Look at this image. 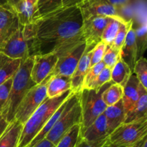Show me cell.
<instances>
[{
    "label": "cell",
    "instance_id": "6da1fadb",
    "mask_svg": "<svg viewBox=\"0 0 147 147\" xmlns=\"http://www.w3.org/2000/svg\"><path fill=\"white\" fill-rule=\"evenodd\" d=\"M83 17L78 6L63 7L23 26L30 56L55 53L59 57L84 42Z\"/></svg>",
    "mask_w": 147,
    "mask_h": 147
},
{
    "label": "cell",
    "instance_id": "7a4b0ae2",
    "mask_svg": "<svg viewBox=\"0 0 147 147\" xmlns=\"http://www.w3.org/2000/svg\"><path fill=\"white\" fill-rule=\"evenodd\" d=\"M72 93H73L71 90H67L55 98H46L42 103L36 109L35 111L23 125L18 147L28 146L40 133L53 113L70 97Z\"/></svg>",
    "mask_w": 147,
    "mask_h": 147
},
{
    "label": "cell",
    "instance_id": "3957f363",
    "mask_svg": "<svg viewBox=\"0 0 147 147\" xmlns=\"http://www.w3.org/2000/svg\"><path fill=\"white\" fill-rule=\"evenodd\" d=\"M33 62V56H30L25 60H22L18 70L12 77L9 96L1 112L3 117L9 123L14 120L16 111L23 98L36 86L35 83L31 78Z\"/></svg>",
    "mask_w": 147,
    "mask_h": 147
},
{
    "label": "cell",
    "instance_id": "277c9868",
    "mask_svg": "<svg viewBox=\"0 0 147 147\" xmlns=\"http://www.w3.org/2000/svg\"><path fill=\"white\" fill-rule=\"evenodd\" d=\"M82 113L80 103V93H72L61 115L49 131L45 139L55 146L63 135L73 126L81 124Z\"/></svg>",
    "mask_w": 147,
    "mask_h": 147
},
{
    "label": "cell",
    "instance_id": "5b68a950",
    "mask_svg": "<svg viewBox=\"0 0 147 147\" xmlns=\"http://www.w3.org/2000/svg\"><path fill=\"white\" fill-rule=\"evenodd\" d=\"M113 81L103 85L98 90L83 89L80 93L82 122L80 132L87 129L99 116L104 113L107 106L103 100V93Z\"/></svg>",
    "mask_w": 147,
    "mask_h": 147
},
{
    "label": "cell",
    "instance_id": "8992f818",
    "mask_svg": "<svg viewBox=\"0 0 147 147\" xmlns=\"http://www.w3.org/2000/svg\"><path fill=\"white\" fill-rule=\"evenodd\" d=\"M147 117L131 123H123L109 136L111 143L126 147H131L146 137Z\"/></svg>",
    "mask_w": 147,
    "mask_h": 147
},
{
    "label": "cell",
    "instance_id": "52a82bcc",
    "mask_svg": "<svg viewBox=\"0 0 147 147\" xmlns=\"http://www.w3.org/2000/svg\"><path fill=\"white\" fill-rule=\"evenodd\" d=\"M50 79V75L41 83L34 86L21 100L16 111L14 119L24 125L36 109L47 98V85Z\"/></svg>",
    "mask_w": 147,
    "mask_h": 147
},
{
    "label": "cell",
    "instance_id": "ba28073f",
    "mask_svg": "<svg viewBox=\"0 0 147 147\" xmlns=\"http://www.w3.org/2000/svg\"><path fill=\"white\" fill-rule=\"evenodd\" d=\"M110 17H92L83 20L82 33L86 42V51H91L101 42L104 29L111 21Z\"/></svg>",
    "mask_w": 147,
    "mask_h": 147
},
{
    "label": "cell",
    "instance_id": "9c48e42d",
    "mask_svg": "<svg viewBox=\"0 0 147 147\" xmlns=\"http://www.w3.org/2000/svg\"><path fill=\"white\" fill-rule=\"evenodd\" d=\"M81 12L83 20L92 17H122L119 9L112 5L108 0H83L78 5Z\"/></svg>",
    "mask_w": 147,
    "mask_h": 147
},
{
    "label": "cell",
    "instance_id": "30bf717a",
    "mask_svg": "<svg viewBox=\"0 0 147 147\" xmlns=\"http://www.w3.org/2000/svg\"><path fill=\"white\" fill-rule=\"evenodd\" d=\"M0 53L13 59L24 60L30 57L27 41L23 34V26L20 24L18 30L0 46Z\"/></svg>",
    "mask_w": 147,
    "mask_h": 147
},
{
    "label": "cell",
    "instance_id": "8fae6325",
    "mask_svg": "<svg viewBox=\"0 0 147 147\" xmlns=\"http://www.w3.org/2000/svg\"><path fill=\"white\" fill-rule=\"evenodd\" d=\"M86 42H82L65 55L59 57L54 70L50 74L51 76H62L71 77L80 58L86 51Z\"/></svg>",
    "mask_w": 147,
    "mask_h": 147
},
{
    "label": "cell",
    "instance_id": "7c38bea8",
    "mask_svg": "<svg viewBox=\"0 0 147 147\" xmlns=\"http://www.w3.org/2000/svg\"><path fill=\"white\" fill-rule=\"evenodd\" d=\"M33 57L34 62L31 70V78L37 85L51 74L57 64L58 57L55 53Z\"/></svg>",
    "mask_w": 147,
    "mask_h": 147
},
{
    "label": "cell",
    "instance_id": "4fadbf2b",
    "mask_svg": "<svg viewBox=\"0 0 147 147\" xmlns=\"http://www.w3.org/2000/svg\"><path fill=\"white\" fill-rule=\"evenodd\" d=\"M144 93H147V89L144 88L139 83L135 73H131L127 83L123 87L122 101L126 114L133 108L140 96Z\"/></svg>",
    "mask_w": 147,
    "mask_h": 147
},
{
    "label": "cell",
    "instance_id": "5bb4252c",
    "mask_svg": "<svg viewBox=\"0 0 147 147\" xmlns=\"http://www.w3.org/2000/svg\"><path fill=\"white\" fill-rule=\"evenodd\" d=\"M20 26L15 12L0 7V46L18 30Z\"/></svg>",
    "mask_w": 147,
    "mask_h": 147
},
{
    "label": "cell",
    "instance_id": "9a60e30c",
    "mask_svg": "<svg viewBox=\"0 0 147 147\" xmlns=\"http://www.w3.org/2000/svg\"><path fill=\"white\" fill-rule=\"evenodd\" d=\"M109 136L107 121L104 114L99 116L87 129L80 133V137L87 142H96Z\"/></svg>",
    "mask_w": 147,
    "mask_h": 147
},
{
    "label": "cell",
    "instance_id": "2e32d148",
    "mask_svg": "<svg viewBox=\"0 0 147 147\" xmlns=\"http://www.w3.org/2000/svg\"><path fill=\"white\" fill-rule=\"evenodd\" d=\"M91 54V51H85L78 64L77 67L70 77L71 91L73 93H79L83 90V81L90 68Z\"/></svg>",
    "mask_w": 147,
    "mask_h": 147
},
{
    "label": "cell",
    "instance_id": "e0dca14e",
    "mask_svg": "<svg viewBox=\"0 0 147 147\" xmlns=\"http://www.w3.org/2000/svg\"><path fill=\"white\" fill-rule=\"evenodd\" d=\"M120 57L129 66L131 71L134 73V68L137 61V47L136 45L134 30L132 26L128 31L126 40L121 49Z\"/></svg>",
    "mask_w": 147,
    "mask_h": 147
},
{
    "label": "cell",
    "instance_id": "ac0fdd59",
    "mask_svg": "<svg viewBox=\"0 0 147 147\" xmlns=\"http://www.w3.org/2000/svg\"><path fill=\"white\" fill-rule=\"evenodd\" d=\"M103 114L106 119L108 131L110 135L119 126L124 123L126 113L123 109L122 99L116 104L108 106Z\"/></svg>",
    "mask_w": 147,
    "mask_h": 147
},
{
    "label": "cell",
    "instance_id": "d6986e66",
    "mask_svg": "<svg viewBox=\"0 0 147 147\" xmlns=\"http://www.w3.org/2000/svg\"><path fill=\"white\" fill-rule=\"evenodd\" d=\"M23 125L15 119L10 122L0 136V147H18Z\"/></svg>",
    "mask_w": 147,
    "mask_h": 147
},
{
    "label": "cell",
    "instance_id": "ffe728a7",
    "mask_svg": "<svg viewBox=\"0 0 147 147\" xmlns=\"http://www.w3.org/2000/svg\"><path fill=\"white\" fill-rule=\"evenodd\" d=\"M67 90H71L70 77L62 76H51L47 85V97L55 98Z\"/></svg>",
    "mask_w": 147,
    "mask_h": 147
},
{
    "label": "cell",
    "instance_id": "44dd1931",
    "mask_svg": "<svg viewBox=\"0 0 147 147\" xmlns=\"http://www.w3.org/2000/svg\"><path fill=\"white\" fill-rule=\"evenodd\" d=\"M21 63L20 59L11 58L0 53V85L14 76Z\"/></svg>",
    "mask_w": 147,
    "mask_h": 147
},
{
    "label": "cell",
    "instance_id": "7402d4cb",
    "mask_svg": "<svg viewBox=\"0 0 147 147\" xmlns=\"http://www.w3.org/2000/svg\"><path fill=\"white\" fill-rule=\"evenodd\" d=\"M19 23L22 26L30 24L35 19L36 5L30 4L26 0H21L14 8Z\"/></svg>",
    "mask_w": 147,
    "mask_h": 147
},
{
    "label": "cell",
    "instance_id": "603a6c76",
    "mask_svg": "<svg viewBox=\"0 0 147 147\" xmlns=\"http://www.w3.org/2000/svg\"><path fill=\"white\" fill-rule=\"evenodd\" d=\"M147 93H144L140 96L136 104L126 114L124 123L139 121L147 117Z\"/></svg>",
    "mask_w": 147,
    "mask_h": 147
},
{
    "label": "cell",
    "instance_id": "cb8c5ba5",
    "mask_svg": "<svg viewBox=\"0 0 147 147\" xmlns=\"http://www.w3.org/2000/svg\"><path fill=\"white\" fill-rule=\"evenodd\" d=\"M132 73L129 66L119 58L114 67L111 69V81L124 87Z\"/></svg>",
    "mask_w": 147,
    "mask_h": 147
},
{
    "label": "cell",
    "instance_id": "d4e9b609",
    "mask_svg": "<svg viewBox=\"0 0 147 147\" xmlns=\"http://www.w3.org/2000/svg\"><path fill=\"white\" fill-rule=\"evenodd\" d=\"M123 95V88L116 83H111L103 93V100L108 106H113L121 100Z\"/></svg>",
    "mask_w": 147,
    "mask_h": 147
},
{
    "label": "cell",
    "instance_id": "484cf974",
    "mask_svg": "<svg viewBox=\"0 0 147 147\" xmlns=\"http://www.w3.org/2000/svg\"><path fill=\"white\" fill-rule=\"evenodd\" d=\"M133 27V25H132ZM135 38H136V45L137 47V60L144 57V54L146 50L147 45V27L146 20L136 28H134Z\"/></svg>",
    "mask_w": 147,
    "mask_h": 147
},
{
    "label": "cell",
    "instance_id": "4316f807",
    "mask_svg": "<svg viewBox=\"0 0 147 147\" xmlns=\"http://www.w3.org/2000/svg\"><path fill=\"white\" fill-rule=\"evenodd\" d=\"M124 20L123 17H112L104 29L101 37V41L106 45H111L120 28L121 22Z\"/></svg>",
    "mask_w": 147,
    "mask_h": 147
},
{
    "label": "cell",
    "instance_id": "83f0119b",
    "mask_svg": "<svg viewBox=\"0 0 147 147\" xmlns=\"http://www.w3.org/2000/svg\"><path fill=\"white\" fill-rule=\"evenodd\" d=\"M80 125L76 124L67 131L55 147H76L80 139Z\"/></svg>",
    "mask_w": 147,
    "mask_h": 147
},
{
    "label": "cell",
    "instance_id": "f1b7e54d",
    "mask_svg": "<svg viewBox=\"0 0 147 147\" xmlns=\"http://www.w3.org/2000/svg\"><path fill=\"white\" fill-rule=\"evenodd\" d=\"M63 7V0H37L35 19Z\"/></svg>",
    "mask_w": 147,
    "mask_h": 147
},
{
    "label": "cell",
    "instance_id": "f546056e",
    "mask_svg": "<svg viewBox=\"0 0 147 147\" xmlns=\"http://www.w3.org/2000/svg\"><path fill=\"white\" fill-rule=\"evenodd\" d=\"M132 24H133L132 20H129V21H127L126 20H123L121 22L120 28H119V32H118L114 40L110 45H111L113 48L121 51V49L122 46H123V43L125 42V40H126L128 31L131 27Z\"/></svg>",
    "mask_w": 147,
    "mask_h": 147
},
{
    "label": "cell",
    "instance_id": "4dcf8cb0",
    "mask_svg": "<svg viewBox=\"0 0 147 147\" xmlns=\"http://www.w3.org/2000/svg\"><path fill=\"white\" fill-rule=\"evenodd\" d=\"M134 73L139 83L144 88L147 89V60L144 57L137 60L134 68Z\"/></svg>",
    "mask_w": 147,
    "mask_h": 147
},
{
    "label": "cell",
    "instance_id": "1f68e13d",
    "mask_svg": "<svg viewBox=\"0 0 147 147\" xmlns=\"http://www.w3.org/2000/svg\"><path fill=\"white\" fill-rule=\"evenodd\" d=\"M120 52L110 45H107L102 60L105 66L110 69L113 68L120 58Z\"/></svg>",
    "mask_w": 147,
    "mask_h": 147
},
{
    "label": "cell",
    "instance_id": "d6a6232c",
    "mask_svg": "<svg viewBox=\"0 0 147 147\" xmlns=\"http://www.w3.org/2000/svg\"><path fill=\"white\" fill-rule=\"evenodd\" d=\"M111 81V69L105 67L102 70L100 74L98 76L96 80L88 87L86 89H94L98 90L106 83Z\"/></svg>",
    "mask_w": 147,
    "mask_h": 147
},
{
    "label": "cell",
    "instance_id": "836d02e7",
    "mask_svg": "<svg viewBox=\"0 0 147 147\" xmlns=\"http://www.w3.org/2000/svg\"><path fill=\"white\" fill-rule=\"evenodd\" d=\"M106 66H105L104 63H103V61H101L99 63H98V64L90 67L87 74H86V77H85L84 81H83V89L88 88V87L96 80V78L98 77V76L100 74V72L102 71V70Z\"/></svg>",
    "mask_w": 147,
    "mask_h": 147
},
{
    "label": "cell",
    "instance_id": "e575fe53",
    "mask_svg": "<svg viewBox=\"0 0 147 147\" xmlns=\"http://www.w3.org/2000/svg\"><path fill=\"white\" fill-rule=\"evenodd\" d=\"M106 45H107L105 44L103 42H99L96 47L91 50V58H90V67L92 66L98 64L100 62L103 60V55H104L105 50H106Z\"/></svg>",
    "mask_w": 147,
    "mask_h": 147
},
{
    "label": "cell",
    "instance_id": "d590c367",
    "mask_svg": "<svg viewBox=\"0 0 147 147\" xmlns=\"http://www.w3.org/2000/svg\"><path fill=\"white\" fill-rule=\"evenodd\" d=\"M11 83H12V78L0 85V113L2 111L3 108L4 107L8 100Z\"/></svg>",
    "mask_w": 147,
    "mask_h": 147
},
{
    "label": "cell",
    "instance_id": "8d00e7d4",
    "mask_svg": "<svg viewBox=\"0 0 147 147\" xmlns=\"http://www.w3.org/2000/svg\"><path fill=\"white\" fill-rule=\"evenodd\" d=\"M108 138L106 139H103V140L96 141V142H87L80 137L76 147H103L107 141Z\"/></svg>",
    "mask_w": 147,
    "mask_h": 147
},
{
    "label": "cell",
    "instance_id": "74e56055",
    "mask_svg": "<svg viewBox=\"0 0 147 147\" xmlns=\"http://www.w3.org/2000/svg\"><path fill=\"white\" fill-rule=\"evenodd\" d=\"M112 5L116 7L119 9L121 8L130 5L131 4L135 1L136 0H108Z\"/></svg>",
    "mask_w": 147,
    "mask_h": 147
},
{
    "label": "cell",
    "instance_id": "f35d334b",
    "mask_svg": "<svg viewBox=\"0 0 147 147\" xmlns=\"http://www.w3.org/2000/svg\"><path fill=\"white\" fill-rule=\"evenodd\" d=\"M9 123L2 116L1 113H0V136L3 134L4 131L7 129Z\"/></svg>",
    "mask_w": 147,
    "mask_h": 147
},
{
    "label": "cell",
    "instance_id": "ab89813d",
    "mask_svg": "<svg viewBox=\"0 0 147 147\" xmlns=\"http://www.w3.org/2000/svg\"><path fill=\"white\" fill-rule=\"evenodd\" d=\"M83 0H63V7L78 6Z\"/></svg>",
    "mask_w": 147,
    "mask_h": 147
},
{
    "label": "cell",
    "instance_id": "60d3db41",
    "mask_svg": "<svg viewBox=\"0 0 147 147\" xmlns=\"http://www.w3.org/2000/svg\"><path fill=\"white\" fill-rule=\"evenodd\" d=\"M0 7H2V8L6 9L7 10H9V11H14V10L12 6L11 5L10 2L9 1V0H0Z\"/></svg>",
    "mask_w": 147,
    "mask_h": 147
},
{
    "label": "cell",
    "instance_id": "b9f144b4",
    "mask_svg": "<svg viewBox=\"0 0 147 147\" xmlns=\"http://www.w3.org/2000/svg\"><path fill=\"white\" fill-rule=\"evenodd\" d=\"M33 147H55V145L53 144L51 142H49L46 139H44L42 141H40L36 145H34Z\"/></svg>",
    "mask_w": 147,
    "mask_h": 147
},
{
    "label": "cell",
    "instance_id": "7bdbcfd3",
    "mask_svg": "<svg viewBox=\"0 0 147 147\" xmlns=\"http://www.w3.org/2000/svg\"><path fill=\"white\" fill-rule=\"evenodd\" d=\"M146 141H147V136L144 138V139H142L141 141H139V142H137L136 144H134V146H132L131 147H143L144 144V143L146 142Z\"/></svg>",
    "mask_w": 147,
    "mask_h": 147
},
{
    "label": "cell",
    "instance_id": "ee69618b",
    "mask_svg": "<svg viewBox=\"0 0 147 147\" xmlns=\"http://www.w3.org/2000/svg\"><path fill=\"white\" fill-rule=\"evenodd\" d=\"M103 147H126V146H120V145H117V144H115L111 143V142L109 141V139H108L107 141H106V142L105 143V144L103 146Z\"/></svg>",
    "mask_w": 147,
    "mask_h": 147
},
{
    "label": "cell",
    "instance_id": "f6af8a7d",
    "mask_svg": "<svg viewBox=\"0 0 147 147\" xmlns=\"http://www.w3.org/2000/svg\"><path fill=\"white\" fill-rule=\"evenodd\" d=\"M20 1H21V0H9V1L11 5L13 7V8H14V7H15Z\"/></svg>",
    "mask_w": 147,
    "mask_h": 147
},
{
    "label": "cell",
    "instance_id": "bcb514c9",
    "mask_svg": "<svg viewBox=\"0 0 147 147\" xmlns=\"http://www.w3.org/2000/svg\"><path fill=\"white\" fill-rule=\"evenodd\" d=\"M26 1H28L29 3H30V4H33V5H36L37 2V0H26Z\"/></svg>",
    "mask_w": 147,
    "mask_h": 147
},
{
    "label": "cell",
    "instance_id": "7dc6e473",
    "mask_svg": "<svg viewBox=\"0 0 147 147\" xmlns=\"http://www.w3.org/2000/svg\"><path fill=\"white\" fill-rule=\"evenodd\" d=\"M143 147H147V141L144 143V144Z\"/></svg>",
    "mask_w": 147,
    "mask_h": 147
}]
</instances>
